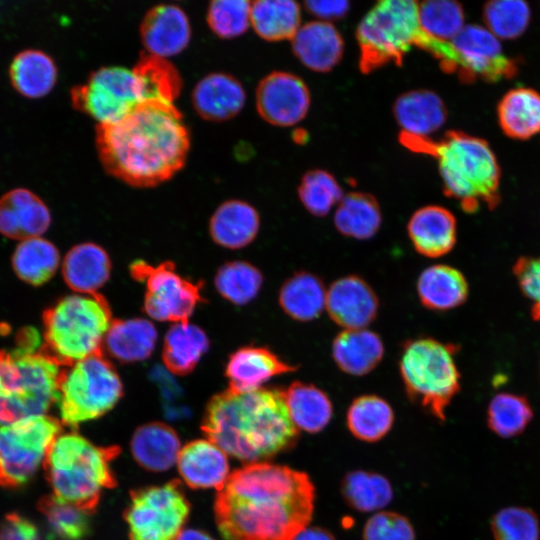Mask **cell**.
I'll return each instance as SVG.
<instances>
[{"label": "cell", "instance_id": "6da1fadb", "mask_svg": "<svg viewBox=\"0 0 540 540\" xmlns=\"http://www.w3.org/2000/svg\"><path fill=\"white\" fill-rule=\"evenodd\" d=\"M314 486L307 474L256 462L231 473L214 502L225 540H293L309 524Z\"/></svg>", "mask_w": 540, "mask_h": 540}, {"label": "cell", "instance_id": "7a4b0ae2", "mask_svg": "<svg viewBox=\"0 0 540 540\" xmlns=\"http://www.w3.org/2000/svg\"><path fill=\"white\" fill-rule=\"evenodd\" d=\"M190 133L174 103L149 100L121 119L97 124L95 146L103 169L136 188L158 186L185 165Z\"/></svg>", "mask_w": 540, "mask_h": 540}, {"label": "cell", "instance_id": "3957f363", "mask_svg": "<svg viewBox=\"0 0 540 540\" xmlns=\"http://www.w3.org/2000/svg\"><path fill=\"white\" fill-rule=\"evenodd\" d=\"M202 430L226 454L255 463L292 448L299 436L281 388L227 389L214 395Z\"/></svg>", "mask_w": 540, "mask_h": 540}, {"label": "cell", "instance_id": "277c9868", "mask_svg": "<svg viewBox=\"0 0 540 540\" xmlns=\"http://www.w3.org/2000/svg\"><path fill=\"white\" fill-rule=\"evenodd\" d=\"M62 368L36 330H23L16 348L0 352V427L45 415L57 403Z\"/></svg>", "mask_w": 540, "mask_h": 540}, {"label": "cell", "instance_id": "5b68a950", "mask_svg": "<svg viewBox=\"0 0 540 540\" xmlns=\"http://www.w3.org/2000/svg\"><path fill=\"white\" fill-rule=\"evenodd\" d=\"M116 446H96L76 434H60L44 460L54 496L88 513L95 511L103 490L116 486L111 461Z\"/></svg>", "mask_w": 540, "mask_h": 540}, {"label": "cell", "instance_id": "8992f818", "mask_svg": "<svg viewBox=\"0 0 540 540\" xmlns=\"http://www.w3.org/2000/svg\"><path fill=\"white\" fill-rule=\"evenodd\" d=\"M429 155L438 160L444 193L467 212L481 203L494 207L499 200L500 167L489 144L461 131H449L433 141Z\"/></svg>", "mask_w": 540, "mask_h": 540}, {"label": "cell", "instance_id": "52a82bcc", "mask_svg": "<svg viewBox=\"0 0 540 540\" xmlns=\"http://www.w3.org/2000/svg\"><path fill=\"white\" fill-rule=\"evenodd\" d=\"M107 300L99 293L61 298L43 314V351L67 367L102 352L112 323Z\"/></svg>", "mask_w": 540, "mask_h": 540}, {"label": "cell", "instance_id": "ba28073f", "mask_svg": "<svg viewBox=\"0 0 540 540\" xmlns=\"http://www.w3.org/2000/svg\"><path fill=\"white\" fill-rule=\"evenodd\" d=\"M421 34L418 2L384 0L376 3L356 30L361 72L369 73L389 63L402 64L405 54L412 46H417Z\"/></svg>", "mask_w": 540, "mask_h": 540}, {"label": "cell", "instance_id": "9c48e42d", "mask_svg": "<svg viewBox=\"0 0 540 540\" xmlns=\"http://www.w3.org/2000/svg\"><path fill=\"white\" fill-rule=\"evenodd\" d=\"M454 350L432 338L407 341L399 361L400 375L411 401L444 420L445 409L460 389Z\"/></svg>", "mask_w": 540, "mask_h": 540}, {"label": "cell", "instance_id": "30bf717a", "mask_svg": "<svg viewBox=\"0 0 540 540\" xmlns=\"http://www.w3.org/2000/svg\"><path fill=\"white\" fill-rule=\"evenodd\" d=\"M123 395L121 379L102 352L63 367L57 404L61 420L70 426L94 420L110 411Z\"/></svg>", "mask_w": 540, "mask_h": 540}, {"label": "cell", "instance_id": "8fae6325", "mask_svg": "<svg viewBox=\"0 0 540 540\" xmlns=\"http://www.w3.org/2000/svg\"><path fill=\"white\" fill-rule=\"evenodd\" d=\"M72 106L97 124L115 122L138 105L158 100L142 70L136 66H103L70 91ZM160 101V100H159Z\"/></svg>", "mask_w": 540, "mask_h": 540}, {"label": "cell", "instance_id": "7c38bea8", "mask_svg": "<svg viewBox=\"0 0 540 540\" xmlns=\"http://www.w3.org/2000/svg\"><path fill=\"white\" fill-rule=\"evenodd\" d=\"M61 423L41 415L0 427V485L17 487L26 483L44 463Z\"/></svg>", "mask_w": 540, "mask_h": 540}, {"label": "cell", "instance_id": "4fadbf2b", "mask_svg": "<svg viewBox=\"0 0 540 540\" xmlns=\"http://www.w3.org/2000/svg\"><path fill=\"white\" fill-rule=\"evenodd\" d=\"M190 504L176 480L131 492L124 512L130 540H176Z\"/></svg>", "mask_w": 540, "mask_h": 540}, {"label": "cell", "instance_id": "5bb4252c", "mask_svg": "<svg viewBox=\"0 0 540 540\" xmlns=\"http://www.w3.org/2000/svg\"><path fill=\"white\" fill-rule=\"evenodd\" d=\"M131 276L145 284L144 310L153 319L187 323L202 300L201 284L180 276L173 262L152 266L143 260L130 265Z\"/></svg>", "mask_w": 540, "mask_h": 540}, {"label": "cell", "instance_id": "9a60e30c", "mask_svg": "<svg viewBox=\"0 0 540 540\" xmlns=\"http://www.w3.org/2000/svg\"><path fill=\"white\" fill-rule=\"evenodd\" d=\"M451 44L456 52L457 71L462 80L471 81L481 77L489 82H497L516 74L515 61L503 54L498 38L487 28L467 25Z\"/></svg>", "mask_w": 540, "mask_h": 540}, {"label": "cell", "instance_id": "2e32d148", "mask_svg": "<svg viewBox=\"0 0 540 540\" xmlns=\"http://www.w3.org/2000/svg\"><path fill=\"white\" fill-rule=\"evenodd\" d=\"M255 103L264 121L278 127H290L307 115L311 95L305 82L297 75L274 71L260 80Z\"/></svg>", "mask_w": 540, "mask_h": 540}, {"label": "cell", "instance_id": "e0dca14e", "mask_svg": "<svg viewBox=\"0 0 540 540\" xmlns=\"http://www.w3.org/2000/svg\"><path fill=\"white\" fill-rule=\"evenodd\" d=\"M145 53L167 59L182 53L191 41L186 12L174 4H158L144 15L139 29Z\"/></svg>", "mask_w": 540, "mask_h": 540}, {"label": "cell", "instance_id": "ac0fdd59", "mask_svg": "<svg viewBox=\"0 0 540 540\" xmlns=\"http://www.w3.org/2000/svg\"><path fill=\"white\" fill-rule=\"evenodd\" d=\"M325 308L337 325L345 329H364L375 320L379 301L364 279L348 275L330 285Z\"/></svg>", "mask_w": 540, "mask_h": 540}, {"label": "cell", "instance_id": "d6986e66", "mask_svg": "<svg viewBox=\"0 0 540 540\" xmlns=\"http://www.w3.org/2000/svg\"><path fill=\"white\" fill-rule=\"evenodd\" d=\"M191 103L202 119L223 122L241 112L246 103V92L241 82L231 74L212 72L196 83Z\"/></svg>", "mask_w": 540, "mask_h": 540}, {"label": "cell", "instance_id": "ffe728a7", "mask_svg": "<svg viewBox=\"0 0 540 540\" xmlns=\"http://www.w3.org/2000/svg\"><path fill=\"white\" fill-rule=\"evenodd\" d=\"M51 224L46 204L33 192L13 189L0 198V233L17 240L41 237Z\"/></svg>", "mask_w": 540, "mask_h": 540}, {"label": "cell", "instance_id": "44dd1931", "mask_svg": "<svg viewBox=\"0 0 540 540\" xmlns=\"http://www.w3.org/2000/svg\"><path fill=\"white\" fill-rule=\"evenodd\" d=\"M296 370L297 366L283 361L267 347L244 346L229 356L225 376L228 389L249 392L262 388L275 376Z\"/></svg>", "mask_w": 540, "mask_h": 540}, {"label": "cell", "instance_id": "7402d4cb", "mask_svg": "<svg viewBox=\"0 0 540 540\" xmlns=\"http://www.w3.org/2000/svg\"><path fill=\"white\" fill-rule=\"evenodd\" d=\"M291 43L296 58L314 72L332 70L344 52V42L339 31L331 23L319 20L301 25Z\"/></svg>", "mask_w": 540, "mask_h": 540}, {"label": "cell", "instance_id": "603a6c76", "mask_svg": "<svg viewBox=\"0 0 540 540\" xmlns=\"http://www.w3.org/2000/svg\"><path fill=\"white\" fill-rule=\"evenodd\" d=\"M181 478L193 489H221L229 477L227 454L211 441L186 444L177 459Z\"/></svg>", "mask_w": 540, "mask_h": 540}, {"label": "cell", "instance_id": "cb8c5ba5", "mask_svg": "<svg viewBox=\"0 0 540 540\" xmlns=\"http://www.w3.org/2000/svg\"><path fill=\"white\" fill-rule=\"evenodd\" d=\"M393 114L401 134L428 139L446 122L447 109L435 92L410 90L401 94L393 105Z\"/></svg>", "mask_w": 540, "mask_h": 540}, {"label": "cell", "instance_id": "d4e9b609", "mask_svg": "<svg viewBox=\"0 0 540 540\" xmlns=\"http://www.w3.org/2000/svg\"><path fill=\"white\" fill-rule=\"evenodd\" d=\"M415 250L429 258L450 252L456 242V220L444 207L428 205L416 210L407 224Z\"/></svg>", "mask_w": 540, "mask_h": 540}, {"label": "cell", "instance_id": "484cf974", "mask_svg": "<svg viewBox=\"0 0 540 540\" xmlns=\"http://www.w3.org/2000/svg\"><path fill=\"white\" fill-rule=\"evenodd\" d=\"M111 261L107 252L94 243L71 248L62 264L65 283L75 292L95 294L109 279Z\"/></svg>", "mask_w": 540, "mask_h": 540}, {"label": "cell", "instance_id": "4316f807", "mask_svg": "<svg viewBox=\"0 0 540 540\" xmlns=\"http://www.w3.org/2000/svg\"><path fill=\"white\" fill-rule=\"evenodd\" d=\"M260 217L249 203L232 199L214 211L209 222L211 238L218 245L240 249L250 244L258 234Z\"/></svg>", "mask_w": 540, "mask_h": 540}, {"label": "cell", "instance_id": "83f0119b", "mask_svg": "<svg viewBox=\"0 0 540 540\" xmlns=\"http://www.w3.org/2000/svg\"><path fill=\"white\" fill-rule=\"evenodd\" d=\"M384 345L373 331L345 329L333 340L332 357L343 372L363 376L371 372L382 360Z\"/></svg>", "mask_w": 540, "mask_h": 540}, {"label": "cell", "instance_id": "f1b7e54d", "mask_svg": "<svg viewBox=\"0 0 540 540\" xmlns=\"http://www.w3.org/2000/svg\"><path fill=\"white\" fill-rule=\"evenodd\" d=\"M131 452L144 469L162 472L177 462L180 440L172 427L151 422L136 429L131 440Z\"/></svg>", "mask_w": 540, "mask_h": 540}, {"label": "cell", "instance_id": "f546056e", "mask_svg": "<svg viewBox=\"0 0 540 540\" xmlns=\"http://www.w3.org/2000/svg\"><path fill=\"white\" fill-rule=\"evenodd\" d=\"M417 292L423 306L445 311L464 303L468 295V284L456 268L436 264L422 271L417 281Z\"/></svg>", "mask_w": 540, "mask_h": 540}, {"label": "cell", "instance_id": "4dcf8cb0", "mask_svg": "<svg viewBox=\"0 0 540 540\" xmlns=\"http://www.w3.org/2000/svg\"><path fill=\"white\" fill-rule=\"evenodd\" d=\"M157 340L154 325L142 318L113 320L103 346L123 363L143 361L153 352Z\"/></svg>", "mask_w": 540, "mask_h": 540}, {"label": "cell", "instance_id": "1f68e13d", "mask_svg": "<svg viewBox=\"0 0 540 540\" xmlns=\"http://www.w3.org/2000/svg\"><path fill=\"white\" fill-rule=\"evenodd\" d=\"M327 290L315 274L299 271L282 284L279 305L292 319L308 322L318 318L326 305Z\"/></svg>", "mask_w": 540, "mask_h": 540}, {"label": "cell", "instance_id": "d6a6232c", "mask_svg": "<svg viewBox=\"0 0 540 540\" xmlns=\"http://www.w3.org/2000/svg\"><path fill=\"white\" fill-rule=\"evenodd\" d=\"M502 131L510 138L526 140L540 133V93L519 87L508 91L497 107Z\"/></svg>", "mask_w": 540, "mask_h": 540}, {"label": "cell", "instance_id": "836d02e7", "mask_svg": "<svg viewBox=\"0 0 540 540\" xmlns=\"http://www.w3.org/2000/svg\"><path fill=\"white\" fill-rule=\"evenodd\" d=\"M57 67L45 52L27 49L18 53L9 70L14 89L27 98H41L49 94L57 81Z\"/></svg>", "mask_w": 540, "mask_h": 540}, {"label": "cell", "instance_id": "e575fe53", "mask_svg": "<svg viewBox=\"0 0 540 540\" xmlns=\"http://www.w3.org/2000/svg\"><path fill=\"white\" fill-rule=\"evenodd\" d=\"M209 348L206 333L190 323H176L166 333L162 359L173 374L186 375L198 364Z\"/></svg>", "mask_w": 540, "mask_h": 540}, {"label": "cell", "instance_id": "d590c367", "mask_svg": "<svg viewBox=\"0 0 540 540\" xmlns=\"http://www.w3.org/2000/svg\"><path fill=\"white\" fill-rule=\"evenodd\" d=\"M290 418L297 428L318 433L331 420L333 407L327 394L313 384L295 381L285 390Z\"/></svg>", "mask_w": 540, "mask_h": 540}, {"label": "cell", "instance_id": "8d00e7d4", "mask_svg": "<svg viewBox=\"0 0 540 540\" xmlns=\"http://www.w3.org/2000/svg\"><path fill=\"white\" fill-rule=\"evenodd\" d=\"M381 223L380 206L369 193L350 192L344 195L334 213V225L338 232L358 240L372 238Z\"/></svg>", "mask_w": 540, "mask_h": 540}, {"label": "cell", "instance_id": "74e56055", "mask_svg": "<svg viewBox=\"0 0 540 540\" xmlns=\"http://www.w3.org/2000/svg\"><path fill=\"white\" fill-rule=\"evenodd\" d=\"M251 26L266 41L291 40L301 27V8L291 0L251 2Z\"/></svg>", "mask_w": 540, "mask_h": 540}, {"label": "cell", "instance_id": "f35d334b", "mask_svg": "<svg viewBox=\"0 0 540 540\" xmlns=\"http://www.w3.org/2000/svg\"><path fill=\"white\" fill-rule=\"evenodd\" d=\"M59 262L56 246L41 237L20 241L12 256L17 276L34 286L47 282L57 271Z\"/></svg>", "mask_w": 540, "mask_h": 540}, {"label": "cell", "instance_id": "ab89813d", "mask_svg": "<svg viewBox=\"0 0 540 540\" xmlns=\"http://www.w3.org/2000/svg\"><path fill=\"white\" fill-rule=\"evenodd\" d=\"M346 420L348 429L356 438L375 442L390 431L394 413L383 398L376 395H362L350 404Z\"/></svg>", "mask_w": 540, "mask_h": 540}, {"label": "cell", "instance_id": "60d3db41", "mask_svg": "<svg viewBox=\"0 0 540 540\" xmlns=\"http://www.w3.org/2000/svg\"><path fill=\"white\" fill-rule=\"evenodd\" d=\"M341 491L348 505L360 512L379 510L393 497L391 484L384 476L366 471L348 473Z\"/></svg>", "mask_w": 540, "mask_h": 540}, {"label": "cell", "instance_id": "b9f144b4", "mask_svg": "<svg viewBox=\"0 0 540 540\" xmlns=\"http://www.w3.org/2000/svg\"><path fill=\"white\" fill-rule=\"evenodd\" d=\"M38 509L46 519L51 539L79 540L91 531L90 513L54 495L42 497Z\"/></svg>", "mask_w": 540, "mask_h": 540}, {"label": "cell", "instance_id": "7bdbcfd3", "mask_svg": "<svg viewBox=\"0 0 540 540\" xmlns=\"http://www.w3.org/2000/svg\"><path fill=\"white\" fill-rule=\"evenodd\" d=\"M214 282L223 298L236 305H245L259 293L263 275L248 262L232 261L218 269Z\"/></svg>", "mask_w": 540, "mask_h": 540}, {"label": "cell", "instance_id": "ee69618b", "mask_svg": "<svg viewBox=\"0 0 540 540\" xmlns=\"http://www.w3.org/2000/svg\"><path fill=\"white\" fill-rule=\"evenodd\" d=\"M422 32L436 40L451 42L465 27L460 3L449 0H427L418 3Z\"/></svg>", "mask_w": 540, "mask_h": 540}, {"label": "cell", "instance_id": "f6af8a7d", "mask_svg": "<svg viewBox=\"0 0 540 540\" xmlns=\"http://www.w3.org/2000/svg\"><path fill=\"white\" fill-rule=\"evenodd\" d=\"M532 416V409L525 398L500 393L489 403L487 422L495 434L502 438H511L525 430Z\"/></svg>", "mask_w": 540, "mask_h": 540}, {"label": "cell", "instance_id": "bcb514c9", "mask_svg": "<svg viewBox=\"0 0 540 540\" xmlns=\"http://www.w3.org/2000/svg\"><path fill=\"white\" fill-rule=\"evenodd\" d=\"M297 191L302 205L316 217L326 216L345 195L335 177L322 169L307 171Z\"/></svg>", "mask_w": 540, "mask_h": 540}, {"label": "cell", "instance_id": "7dc6e473", "mask_svg": "<svg viewBox=\"0 0 540 540\" xmlns=\"http://www.w3.org/2000/svg\"><path fill=\"white\" fill-rule=\"evenodd\" d=\"M530 8L520 0L487 2L483 19L487 29L498 39H515L522 35L530 22Z\"/></svg>", "mask_w": 540, "mask_h": 540}, {"label": "cell", "instance_id": "c3c4849f", "mask_svg": "<svg viewBox=\"0 0 540 540\" xmlns=\"http://www.w3.org/2000/svg\"><path fill=\"white\" fill-rule=\"evenodd\" d=\"M206 22L221 39H234L251 25V2L247 0H214L209 3Z\"/></svg>", "mask_w": 540, "mask_h": 540}, {"label": "cell", "instance_id": "681fc988", "mask_svg": "<svg viewBox=\"0 0 540 540\" xmlns=\"http://www.w3.org/2000/svg\"><path fill=\"white\" fill-rule=\"evenodd\" d=\"M491 531L495 540H539V520L531 509L506 507L493 515Z\"/></svg>", "mask_w": 540, "mask_h": 540}, {"label": "cell", "instance_id": "f907efd6", "mask_svg": "<svg viewBox=\"0 0 540 540\" xmlns=\"http://www.w3.org/2000/svg\"><path fill=\"white\" fill-rule=\"evenodd\" d=\"M363 540H415V533L406 517L394 512H380L365 524Z\"/></svg>", "mask_w": 540, "mask_h": 540}, {"label": "cell", "instance_id": "816d5d0a", "mask_svg": "<svg viewBox=\"0 0 540 540\" xmlns=\"http://www.w3.org/2000/svg\"><path fill=\"white\" fill-rule=\"evenodd\" d=\"M515 274L522 292L532 303L533 315L540 319V256L520 259Z\"/></svg>", "mask_w": 540, "mask_h": 540}, {"label": "cell", "instance_id": "f5cc1de1", "mask_svg": "<svg viewBox=\"0 0 540 540\" xmlns=\"http://www.w3.org/2000/svg\"><path fill=\"white\" fill-rule=\"evenodd\" d=\"M0 540H41L38 528L28 519L8 514L0 526Z\"/></svg>", "mask_w": 540, "mask_h": 540}, {"label": "cell", "instance_id": "db71d44e", "mask_svg": "<svg viewBox=\"0 0 540 540\" xmlns=\"http://www.w3.org/2000/svg\"><path fill=\"white\" fill-rule=\"evenodd\" d=\"M304 6L319 21L329 23L344 17L350 9V3L344 0H309L304 2Z\"/></svg>", "mask_w": 540, "mask_h": 540}, {"label": "cell", "instance_id": "11a10c76", "mask_svg": "<svg viewBox=\"0 0 540 540\" xmlns=\"http://www.w3.org/2000/svg\"><path fill=\"white\" fill-rule=\"evenodd\" d=\"M293 540H335V538L325 529L319 527H306Z\"/></svg>", "mask_w": 540, "mask_h": 540}, {"label": "cell", "instance_id": "9f6ffc18", "mask_svg": "<svg viewBox=\"0 0 540 540\" xmlns=\"http://www.w3.org/2000/svg\"><path fill=\"white\" fill-rule=\"evenodd\" d=\"M176 540H215L206 532L197 529H185L179 534Z\"/></svg>", "mask_w": 540, "mask_h": 540}]
</instances>
